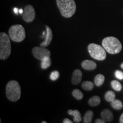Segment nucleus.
I'll return each mask as SVG.
<instances>
[{
  "label": "nucleus",
  "mask_w": 123,
  "mask_h": 123,
  "mask_svg": "<svg viewBox=\"0 0 123 123\" xmlns=\"http://www.w3.org/2000/svg\"><path fill=\"white\" fill-rule=\"evenodd\" d=\"M61 14L65 18H70L75 13L76 9L74 0H56Z\"/></svg>",
  "instance_id": "1"
},
{
  "label": "nucleus",
  "mask_w": 123,
  "mask_h": 123,
  "mask_svg": "<svg viewBox=\"0 0 123 123\" xmlns=\"http://www.w3.org/2000/svg\"><path fill=\"white\" fill-rule=\"evenodd\" d=\"M102 45L106 51L111 54L119 53L122 50V44L120 41L114 37L104 38L102 41Z\"/></svg>",
  "instance_id": "2"
},
{
  "label": "nucleus",
  "mask_w": 123,
  "mask_h": 123,
  "mask_svg": "<svg viewBox=\"0 0 123 123\" xmlns=\"http://www.w3.org/2000/svg\"><path fill=\"white\" fill-rule=\"evenodd\" d=\"M6 95L11 101H17L19 99L21 95V89L18 81L10 80L7 83L6 87Z\"/></svg>",
  "instance_id": "3"
},
{
  "label": "nucleus",
  "mask_w": 123,
  "mask_h": 123,
  "mask_svg": "<svg viewBox=\"0 0 123 123\" xmlns=\"http://www.w3.org/2000/svg\"><path fill=\"white\" fill-rule=\"evenodd\" d=\"M10 37L6 33H0V59L5 60L9 58L11 54V43Z\"/></svg>",
  "instance_id": "4"
},
{
  "label": "nucleus",
  "mask_w": 123,
  "mask_h": 123,
  "mask_svg": "<svg viewBox=\"0 0 123 123\" xmlns=\"http://www.w3.org/2000/svg\"><path fill=\"white\" fill-rule=\"evenodd\" d=\"M9 35L14 42H21L25 39V30L21 25H14L9 29Z\"/></svg>",
  "instance_id": "5"
},
{
  "label": "nucleus",
  "mask_w": 123,
  "mask_h": 123,
  "mask_svg": "<svg viewBox=\"0 0 123 123\" xmlns=\"http://www.w3.org/2000/svg\"><path fill=\"white\" fill-rule=\"evenodd\" d=\"M88 51L91 56L98 61H104L107 56L105 49L99 44L90 43L88 46Z\"/></svg>",
  "instance_id": "6"
},
{
  "label": "nucleus",
  "mask_w": 123,
  "mask_h": 123,
  "mask_svg": "<svg viewBox=\"0 0 123 123\" xmlns=\"http://www.w3.org/2000/svg\"><path fill=\"white\" fill-rule=\"evenodd\" d=\"M33 56L39 61H42L46 56H50L51 53L48 49L43 47H35L32 50Z\"/></svg>",
  "instance_id": "7"
},
{
  "label": "nucleus",
  "mask_w": 123,
  "mask_h": 123,
  "mask_svg": "<svg viewBox=\"0 0 123 123\" xmlns=\"http://www.w3.org/2000/svg\"><path fill=\"white\" fill-rule=\"evenodd\" d=\"M22 17L25 22L28 23L33 22L35 17V12L33 6L27 5L25 7Z\"/></svg>",
  "instance_id": "8"
},
{
  "label": "nucleus",
  "mask_w": 123,
  "mask_h": 123,
  "mask_svg": "<svg viewBox=\"0 0 123 123\" xmlns=\"http://www.w3.org/2000/svg\"><path fill=\"white\" fill-rule=\"evenodd\" d=\"M46 33L45 36H44V40L43 42H42L40 44V46L43 47H46L48 46L51 43V42L52 41L53 37V32H52L51 29L47 25L46 26Z\"/></svg>",
  "instance_id": "9"
},
{
  "label": "nucleus",
  "mask_w": 123,
  "mask_h": 123,
  "mask_svg": "<svg viewBox=\"0 0 123 123\" xmlns=\"http://www.w3.org/2000/svg\"><path fill=\"white\" fill-rule=\"evenodd\" d=\"M81 79H82V73L81 71L78 69L74 70L72 76V83L74 85H78L81 82Z\"/></svg>",
  "instance_id": "10"
},
{
  "label": "nucleus",
  "mask_w": 123,
  "mask_h": 123,
  "mask_svg": "<svg viewBox=\"0 0 123 123\" xmlns=\"http://www.w3.org/2000/svg\"><path fill=\"white\" fill-rule=\"evenodd\" d=\"M82 68L86 70H93L96 68L97 64L95 62L91 60H85L81 64Z\"/></svg>",
  "instance_id": "11"
},
{
  "label": "nucleus",
  "mask_w": 123,
  "mask_h": 123,
  "mask_svg": "<svg viewBox=\"0 0 123 123\" xmlns=\"http://www.w3.org/2000/svg\"><path fill=\"white\" fill-rule=\"evenodd\" d=\"M101 117L106 122H111L113 120V115L110 110L105 109L101 112Z\"/></svg>",
  "instance_id": "12"
},
{
  "label": "nucleus",
  "mask_w": 123,
  "mask_h": 123,
  "mask_svg": "<svg viewBox=\"0 0 123 123\" xmlns=\"http://www.w3.org/2000/svg\"><path fill=\"white\" fill-rule=\"evenodd\" d=\"M68 113L74 117V121L75 123H79L81 121V114L79 111L69 110L68 111Z\"/></svg>",
  "instance_id": "13"
},
{
  "label": "nucleus",
  "mask_w": 123,
  "mask_h": 123,
  "mask_svg": "<svg viewBox=\"0 0 123 123\" xmlns=\"http://www.w3.org/2000/svg\"><path fill=\"white\" fill-rule=\"evenodd\" d=\"M100 98L98 96H94L88 100V104L92 107H96L100 104Z\"/></svg>",
  "instance_id": "14"
},
{
  "label": "nucleus",
  "mask_w": 123,
  "mask_h": 123,
  "mask_svg": "<svg viewBox=\"0 0 123 123\" xmlns=\"http://www.w3.org/2000/svg\"><path fill=\"white\" fill-rule=\"evenodd\" d=\"M51 64V60L50 56H46L41 61V68L43 70L48 68Z\"/></svg>",
  "instance_id": "15"
},
{
  "label": "nucleus",
  "mask_w": 123,
  "mask_h": 123,
  "mask_svg": "<svg viewBox=\"0 0 123 123\" xmlns=\"http://www.w3.org/2000/svg\"><path fill=\"white\" fill-rule=\"evenodd\" d=\"M104 80H105V77L104 75L102 74H98L95 78V84L97 87H100L104 83Z\"/></svg>",
  "instance_id": "16"
},
{
  "label": "nucleus",
  "mask_w": 123,
  "mask_h": 123,
  "mask_svg": "<svg viewBox=\"0 0 123 123\" xmlns=\"http://www.w3.org/2000/svg\"><path fill=\"white\" fill-rule=\"evenodd\" d=\"M93 117V112L91 110H89L86 112L83 117L84 123H91L92 122Z\"/></svg>",
  "instance_id": "17"
},
{
  "label": "nucleus",
  "mask_w": 123,
  "mask_h": 123,
  "mask_svg": "<svg viewBox=\"0 0 123 123\" xmlns=\"http://www.w3.org/2000/svg\"><path fill=\"white\" fill-rule=\"evenodd\" d=\"M81 87L86 91H91L94 88V84L92 81H84L81 84Z\"/></svg>",
  "instance_id": "18"
},
{
  "label": "nucleus",
  "mask_w": 123,
  "mask_h": 123,
  "mask_svg": "<svg viewBox=\"0 0 123 123\" xmlns=\"http://www.w3.org/2000/svg\"><path fill=\"white\" fill-rule=\"evenodd\" d=\"M111 105L113 108L116 110H121L123 108V103L118 99H115L111 102Z\"/></svg>",
  "instance_id": "19"
},
{
  "label": "nucleus",
  "mask_w": 123,
  "mask_h": 123,
  "mask_svg": "<svg viewBox=\"0 0 123 123\" xmlns=\"http://www.w3.org/2000/svg\"><path fill=\"white\" fill-rule=\"evenodd\" d=\"M115 98H116L115 93L112 91H108L105 93V99L108 102H112L115 99Z\"/></svg>",
  "instance_id": "20"
},
{
  "label": "nucleus",
  "mask_w": 123,
  "mask_h": 123,
  "mask_svg": "<svg viewBox=\"0 0 123 123\" xmlns=\"http://www.w3.org/2000/svg\"><path fill=\"white\" fill-rule=\"evenodd\" d=\"M72 95L77 100H81L83 98V93L78 89H75L72 92Z\"/></svg>",
  "instance_id": "21"
},
{
  "label": "nucleus",
  "mask_w": 123,
  "mask_h": 123,
  "mask_svg": "<svg viewBox=\"0 0 123 123\" xmlns=\"http://www.w3.org/2000/svg\"><path fill=\"white\" fill-rule=\"evenodd\" d=\"M111 86L113 89L116 91H120L122 88V86L117 80H113L111 82Z\"/></svg>",
  "instance_id": "22"
},
{
  "label": "nucleus",
  "mask_w": 123,
  "mask_h": 123,
  "mask_svg": "<svg viewBox=\"0 0 123 123\" xmlns=\"http://www.w3.org/2000/svg\"><path fill=\"white\" fill-rule=\"evenodd\" d=\"M59 77V73L58 71H54L50 74V78L51 80H56Z\"/></svg>",
  "instance_id": "23"
},
{
  "label": "nucleus",
  "mask_w": 123,
  "mask_h": 123,
  "mask_svg": "<svg viewBox=\"0 0 123 123\" xmlns=\"http://www.w3.org/2000/svg\"><path fill=\"white\" fill-rule=\"evenodd\" d=\"M115 76L117 79L119 80H123V73L120 70H116L115 71Z\"/></svg>",
  "instance_id": "24"
},
{
  "label": "nucleus",
  "mask_w": 123,
  "mask_h": 123,
  "mask_svg": "<svg viewBox=\"0 0 123 123\" xmlns=\"http://www.w3.org/2000/svg\"><path fill=\"white\" fill-rule=\"evenodd\" d=\"M96 123H105L106 121H104L103 119H98L95 120Z\"/></svg>",
  "instance_id": "25"
},
{
  "label": "nucleus",
  "mask_w": 123,
  "mask_h": 123,
  "mask_svg": "<svg viewBox=\"0 0 123 123\" xmlns=\"http://www.w3.org/2000/svg\"><path fill=\"white\" fill-rule=\"evenodd\" d=\"M63 123H73V122L72 121H71L70 119H67V118H66V119H64L63 120Z\"/></svg>",
  "instance_id": "26"
},
{
  "label": "nucleus",
  "mask_w": 123,
  "mask_h": 123,
  "mask_svg": "<svg viewBox=\"0 0 123 123\" xmlns=\"http://www.w3.org/2000/svg\"><path fill=\"white\" fill-rule=\"evenodd\" d=\"M119 122L120 123H123V113L121 114L120 117Z\"/></svg>",
  "instance_id": "27"
},
{
  "label": "nucleus",
  "mask_w": 123,
  "mask_h": 123,
  "mask_svg": "<svg viewBox=\"0 0 123 123\" xmlns=\"http://www.w3.org/2000/svg\"><path fill=\"white\" fill-rule=\"evenodd\" d=\"M18 11H19V10H18V9L17 8V7H15V8L14 9V12L15 13L18 14Z\"/></svg>",
  "instance_id": "28"
},
{
  "label": "nucleus",
  "mask_w": 123,
  "mask_h": 123,
  "mask_svg": "<svg viewBox=\"0 0 123 123\" xmlns=\"http://www.w3.org/2000/svg\"><path fill=\"white\" fill-rule=\"evenodd\" d=\"M19 13L20 14H23V13H24V10H23L22 9H19Z\"/></svg>",
  "instance_id": "29"
},
{
  "label": "nucleus",
  "mask_w": 123,
  "mask_h": 123,
  "mask_svg": "<svg viewBox=\"0 0 123 123\" xmlns=\"http://www.w3.org/2000/svg\"><path fill=\"white\" fill-rule=\"evenodd\" d=\"M121 68L123 70V63H122L121 64Z\"/></svg>",
  "instance_id": "30"
},
{
  "label": "nucleus",
  "mask_w": 123,
  "mask_h": 123,
  "mask_svg": "<svg viewBox=\"0 0 123 123\" xmlns=\"http://www.w3.org/2000/svg\"><path fill=\"white\" fill-rule=\"evenodd\" d=\"M47 123V122H46V121H42V123Z\"/></svg>",
  "instance_id": "31"
}]
</instances>
